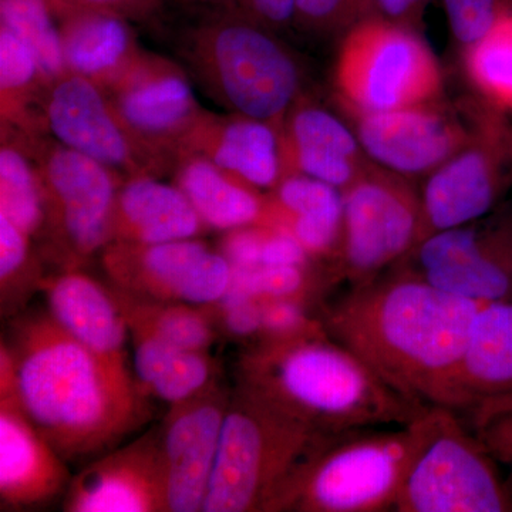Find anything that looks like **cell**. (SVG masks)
Returning <instances> with one entry per match:
<instances>
[{
	"label": "cell",
	"instance_id": "1",
	"mask_svg": "<svg viewBox=\"0 0 512 512\" xmlns=\"http://www.w3.org/2000/svg\"><path fill=\"white\" fill-rule=\"evenodd\" d=\"M481 303L390 268L322 313L326 333L423 406L464 413V360Z\"/></svg>",
	"mask_w": 512,
	"mask_h": 512
},
{
	"label": "cell",
	"instance_id": "2",
	"mask_svg": "<svg viewBox=\"0 0 512 512\" xmlns=\"http://www.w3.org/2000/svg\"><path fill=\"white\" fill-rule=\"evenodd\" d=\"M0 379L67 464L90 463L150 419L147 394L127 362L93 352L49 312L15 320L2 340Z\"/></svg>",
	"mask_w": 512,
	"mask_h": 512
},
{
	"label": "cell",
	"instance_id": "3",
	"mask_svg": "<svg viewBox=\"0 0 512 512\" xmlns=\"http://www.w3.org/2000/svg\"><path fill=\"white\" fill-rule=\"evenodd\" d=\"M237 387L320 436L403 426L426 412L329 335L252 343Z\"/></svg>",
	"mask_w": 512,
	"mask_h": 512
},
{
	"label": "cell",
	"instance_id": "4",
	"mask_svg": "<svg viewBox=\"0 0 512 512\" xmlns=\"http://www.w3.org/2000/svg\"><path fill=\"white\" fill-rule=\"evenodd\" d=\"M187 72L231 113L281 127L302 96V74L276 32L261 23L218 10L184 37Z\"/></svg>",
	"mask_w": 512,
	"mask_h": 512
},
{
	"label": "cell",
	"instance_id": "5",
	"mask_svg": "<svg viewBox=\"0 0 512 512\" xmlns=\"http://www.w3.org/2000/svg\"><path fill=\"white\" fill-rule=\"evenodd\" d=\"M419 419L323 440L269 512L394 511L419 446Z\"/></svg>",
	"mask_w": 512,
	"mask_h": 512
},
{
	"label": "cell",
	"instance_id": "6",
	"mask_svg": "<svg viewBox=\"0 0 512 512\" xmlns=\"http://www.w3.org/2000/svg\"><path fill=\"white\" fill-rule=\"evenodd\" d=\"M325 439L235 387L202 512L271 511Z\"/></svg>",
	"mask_w": 512,
	"mask_h": 512
},
{
	"label": "cell",
	"instance_id": "7",
	"mask_svg": "<svg viewBox=\"0 0 512 512\" xmlns=\"http://www.w3.org/2000/svg\"><path fill=\"white\" fill-rule=\"evenodd\" d=\"M333 86L349 114L383 113L441 99L444 79L419 30L373 15L343 33Z\"/></svg>",
	"mask_w": 512,
	"mask_h": 512
},
{
	"label": "cell",
	"instance_id": "8",
	"mask_svg": "<svg viewBox=\"0 0 512 512\" xmlns=\"http://www.w3.org/2000/svg\"><path fill=\"white\" fill-rule=\"evenodd\" d=\"M460 416L441 406L421 414L419 446L394 511H512L510 488L497 461Z\"/></svg>",
	"mask_w": 512,
	"mask_h": 512
},
{
	"label": "cell",
	"instance_id": "9",
	"mask_svg": "<svg viewBox=\"0 0 512 512\" xmlns=\"http://www.w3.org/2000/svg\"><path fill=\"white\" fill-rule=\"evenodd\" d=\"M10 133L28 150L39 175L45 204L42 235L63 268H79L113 242L117 194L124 178L45 133Z\"/></svg>",
	"mask_w": 512,
	"mask_h": 512
},
{
	"label": "cell",
	"instance_id": "10",
	"mask_svg": "<svg viewBox=\"0 0 512 512\" xmlns=\"http://www.w3.org/2000/svg\"><path fill=\"white\" fill-rule=\"evenodd\" d=\"M420 228V190L373 163L343 191L342 242L329 266L333 282L362 285L389 271L419 244Z\"/></svg>",
	"mask_w": 512,
	"mask_h": 512
},
{
	"label": "cell",
	"instance_id": "11",
	"mask_svg": "<svg viewBox=\"0 0 512 512\" xmlns=\"http://www.w3.org/2000/svg\"><path fill=\"white\" fill-rule=\"evenodd\" d=\"M394 266L481 305L512 302V202L430 235Z\"/></svg>",
	"mask_w": 512,
	"mask_h": 512
},
{
	"label": "cell",
	"instance_id": "12",
	"mask_svg": "<svg viewBox=\"0 0 512 512\" xmlns=\"http://www.w3.org/2000/svg\"><path fill=\"white\" fill-rule=\"evenodd\" d=\"M511 187L512 126L504 113L488 106L473 141L426 177L419 244L490 214Z\"/></svg>",
	"mask_w": 512,
	"mask_h": 512
},
{
	"label": "cell",
	"instance_id": "13",
	"mask_svg": "<svg viewBox=\"0 0 512 512\" xmlns=\"http://www.w3.org/2000/svg\"><path fill=\"white\" fill-rule=\"evenodd\" d=\"M488 104L429 101L383 113L350 114L370 161L402 177H429L473 141Z\"/></svg>",
	"mask_w": 512,
	"mask_h": 512
},
{
	"label": "cell",
	"instance_id": "14",
	"mask_svg": "<svg viewBox=\"0 0 512 512\" xmlns=\"http://www.w3.org/2000/svg\"><path fill=\"white\" fill-rule=\"evenodd\" d=\"M106 93L134 140L164 173L173 171L205 113L187 70L144 50Z\"/></svg>",
	"mask_w": 512,
	"mask_h": 512
},
{
	"label": "cell",
	"instance_id": "15",
	"mask_svg": "<svg viewBox=\"0 0 512 512\" xmlns=\"http://www.w3.org/2000/svg\"><path fill=\"white\" fill-rule=\"evenodd\" d=\"M101 264L117 291L198 308L217 305L232 278L228 259L200 238L151 245L113 241L101 252Z\"/></svg>",
	"mask_w": 512,
	"mask_h": 512
},
{
	"label": "cell",
	"instance_id": "16",
	"mask_svg": "<svg viewBox=\"0 0 512 512\" xmlns=\"http://www.w3.org/2000/svg\"><path fill=\"white\" fill-rule=\"evenodd\" d=\"M39 124L40 133L123 178L164 173L124 126L106 90L77 74L66 72L47 84Z\"/></svg>",
	"mask_w": 512,
	"mask_h": 512
},
{
	"label": "cell",
	"instance_id": "17",
	"mask_svg": "<svg viewBox=\"0 0 512 512\" xmlns=\"http://www.w3.org/2000/svg\"><path fill=\"white\" fill-rule=\"evenodd\" d=\"M231 396L217 380L170 406L160 426L167 512H202Z\"/></svg>",
	"mask_w": 512,
	"mask_h": 512
},
{
	"label": "cell",
	"instance_id": "18",
	"mask_svg": "<svg viewBox=\"0 0 512 512\" xmlns=\"http://www.w3.org/2000/svg\"><path fill=\"white\" fill-rule=\"evenodd\" d=\"M67 512H161L165 507L160 426L84 464L63 500Z\"/></svg>",
	"mask_w": 512,
	"mask_h": 512
},
{
	"label": "cell",
	"instance_id": "19",
	"mask_svg": "<svg viewBox=\"0 0 512 512\" xmlns=\"http://www.w3.org/2000/svg\"><path fill=\"white\" fill-rule=\"evenodd\" d=\"M69 464L23 412L12 387L0 379V501L3 510L52 503L72 483Z\"/></svg>",
	"mask_w": 512,
	"mask_h": 512
},
{
	"label": "cell",
	"instance_id": "20",
	"mask_svg": "<svg viewBox=\"0 0 512 512\" xmlns=\"http://www.w3.org/2000/svg\"><path fill=\"white\" fill-rule=\"evenodd\" d=\"M285 174H302L345 191L373 164L355 128L301 96L281 126Z\"/></svg>",
	"mask_w": 512,
	"mask_h": 512
},
{
	"label": "cell",
	"instance_id": "21",
	"mask_svg": "<svg viewBox=\"0 0 512 512\" xmlns=\"http://www.w3.org/2000/svg\"><path fill=\"white\" fill-rule=\"evenodd\" d=\"M187 153L200 154L262 192L274 190L285 175L281 127L231 111L205 110Z\"/></svg>",
	"mask_w": 512,
	"mask_h": 512
},
{
	"label": "cell",
	"instance_id": "22",
	"mask_svg": "<svg viewBox=\"0 0 512 512\" xmlns=\"http://www.w3.org/2000/svg\"><path fill=\"white\" fill-rule=\"evenodd\" d=\"M64 69L109 89L144 50L123 16L55 0Z\"/></svg>",
	"mask_w": 512,
	"mask_h": 512
},
{
	"label": "cell",
	"instance_id": "23",
	"mask_svg": "<svg viewBox=\"0 0 512 512\" xmlns=\"http://www.w3.org/2000/svg\"><path fill=\"white\" fill-rule=\"evenodd\" d=\"M39 289L45 293L47 312L93 352L127 362V319L116 292L79 268H63L46 276Z\"/></svg>",
	"mask_w": 512,
	"mask_h": 512
},
{
	"label": "cell",
	"instance_id": "24",
	"mask_svg": "<svg viewBox=\"0 0 512 512\" xmlns=\"http://www.w3.org/2000/svg\"><path fill=\"white\" fill-rule=\"evenodd\" d=\"M265 225L291 234L313 261L330 266L343 232V191L302 174H285L266 192Z\"/></svg>",
	"mask_w": 512,
	"mask_h": 512
},
{
	"label": "cell",
	"instance_id": "25",
	"mask_svg": "<svg viewBox=\"0 0 512 512\" xmlns=\"http://www.w3.org/2000/svg\"><path fill=\"white\" fill-rule=\"evenodd\" d=\"M204 231L207 227L177 185L150 174L124 178L117 194L113 241L163 244L198 238Z\"/></svg>",
	"mask_w": 512,
	"mask_h": 512
},
{
	"label": "cell",
	"instance_id": "26",
	"mask_svg": "<svg viewBox=\"0 0 512 512\" xmlns=\"http://www.w3.org/2000/svg\"><path fill=\"white\" fill-rule=\"evenodd\" d=\"M173 173L174 184L184 192L207 229L227 232L264 224L266 192L256 190L200 154H183Z\"/></svg>",
	"mask_w": 512,
	"mask_h": 512
},
{
	"label": "cell",
	"instance_id": "27",
	"mask_svg": "<svg viewBox=\"0 0 512 512\" xmlns=\"http://www.w3.org/2000/svg\"><path fill=\"white\" fill-rule=\"evenodd\" d=\"M130 335L134 377L147 396L174 406L217 382V365L208 352L180 348L144 333Z\"/></svg>",
	"mask_w": 512,
	"mask_h": 512
},
{
	"label": "cell",
	"instance_id": "28",
	"mask_svg": "<svg viewBox=\"0 0 512 512\" xmlns=\"http://www.w3.org/2000/svg\"><path fill=\"white\" fill-rule=\"evenodd\" d=\"M467 410L484 397L512 394V302L481 306L461 375Z\"/></svg>",
	"mask_w": 512,
	"mask_h": 512
},
{
	"label": "cell",
	"instance_id": "29",
	"mask_svg": "<svg viewBox=\"0 0 512 512\" xmlns=\"http://www.w3.org/2000/svg\"><path fill=\"white\" fill-rule=\"evenodd\" d=\"M39 60L18 36L0 26L2 130L40 133L39 110L47 87Z\"/></svg>",
	"mask_w": 512,
	"mask_h": 512
},
{
	"label": "cell",
	"instance_id": "30",
	"mask_svg": "<svg viewBox=\"0 0 512 512\" xmlns=\"http://www.w3.org/2000/svg\"><path fill=\"white\" fill-rule=\"evenodd\" d=\"M130 333H144L180 348L208 352L217 338L210 316L187 303L148 301L117 291Z\"/></svg>",
	"mask_w": 512,
	"mask_h": 512
},
{
	"label": "cell",
	"instance_id": "31",
	"mask_svg": "<svg viewBox=\"0 0 512 512\" xmlns=\"http://www.w3.org/2000/svg\"><path fill=\"white\" fill-rule=\"evenodd\" d=\"M464 70L481 101L512 113V5L505 3L491 28L464 47Z\"/></svg>",
	"mask_w": 512,
	"mask_h": 512
},
{
	"label": "cell",
	"instance_id": "32",
	"mask_svg": "<svg viewBox=\"0 0 512 512\" xmlns=\"http://www.w3.org/2000/svg\"><path fill=\"white\" fill-rule=\"evenodd\" d=\"M0 215L29 234L42 237L45 204L35 163L10 131H2L0 146Z\"/></svg>",
	"mask_w": 512,
	"mask_h": 512
},
{
	"label": "cell",
	"instance_id": "33",
	"mask_svg": "<svg viewBox=\"0 0 512 512\" xmlns=\"http://www.w3.org/2000/svg\"><path fill=\"white\" fill-rule=\"evenodd\" d=\"M0 26L32 50L47 82L66 73L55 0H0Z\"/></svg>",
	"mask_w": 512,
	"mask_h": 512
},
{
	"label": "cell",
	"instance_id": "34",
	"mask_svg": "<svg viewBox=\"0 0 512 512\" xmlns=\"http://www.w3.org/2000/svg\"><path fill=\"white\" fill-rule=\"evenodd\" d=\"M32 251V237L0 215V288L2 305L18 308L29 289L42 282Z\"/></svg>",
	"mask_w": 512,
	"mask_h": 512
},
{
	"label": "cell",
	"instance_id": "35",
	"mask_svg": "<svg viewBox=\"0 0 512 512\" xmlns=\"http://www.w3.org/2000/svg\"><path fill=\"white\" fill-rule=\"evenodd\" d=\"M464 413L485 450L512 473V394L484 397Z\"/></svg>",
	"mask_w": 512,
	"mask_h": 512
},
{
	"label": "cell",
	"instance_id": "36",
	"mask_svg": "<svg viewBox=\"0 0 512 512\" xmlns=\"http://www.w3.org/2000/svg\"><path fill=\"white\" fill-rule=\"evenodd\" d=\"M373 15H377L376 0H296L293 25L320 35H343Z\"/></svg>",
	"mask_w": 512,
	"mask_h": 512
},
{
	"label": "cell",
	"instance_id": "37",
	"mask_svg": "<svg viewBox=\"0 0 512 512\" xmlns=\"http://www.w3.org/2000/svg\"><path fill=\"white\" fill-rule=\"evenodd\" d=\"M261 340H289L328 335L322 319L309 316L306 303L295 299H259Z\"/></svg>",
	"mask_w": 512,
	"mask_h": 512
},
{
	"label": "cell",
	"instance_id": "38",
	"mask_svg": "<svg viewBox=\"0 0 512 512\" xmlns=\"http://www.w3.org/2000/svg\"><path fill=\"white\" fill-rule=\"evenodd\" d=\"M507 0H443L454 39L467 47L493 25Z\"/></svg>",
	"mask_w": 512,
	"mask_h": 512
},
{
	"label": "cell",
	"instance_id": "39",
	"mask_svg": "<svg viewBox=\"0 0 512 512\" xmlns=\"http://www.w3.org/2000/svg\"><path fill=\"white\" fill-rule=\"evenodd\" d=\"M268 225L254 224L224 232L220 249L232 268L254 269L261 266L262 249Z\"/></svg>",
	"mask_w": 512,
	"mask_h": 512
},
{
	"label": "cell",
	"instance_id": "40",
	"mask_svg": "<svg viewBox=\"0 0 512 512\" xmlns=\"http://www.w3.org/2000/svg\"><path fill=\"white\" fill-rule=\"evenodd\" d=\"M218 10L237 13L274 32L295 23L296 0H215Z\"/></svg>",
	"mask_w": 512,
	"mask_h": 512
},
{
	"label": "cell",
	"instance_id": "41",
	"mask_svg": "<svg viewBox=\"0 0 512 512\" xmlns=\"http://www.w3.org/2000/svg\"><path fill=\"white\" fill-rule=\"evenodd\" d=\"M217 306L222 326L231 336L242 339H261V302L258 298L244 299L234 303H222Z\"/></svg>",
	"mask_w": 512,
	"mask_h": 512
},
{
	"label": "cell",
	"instance_id": "42",
	"mask_svg": "<svg viewBox=\"0 0 512 512\" xmlns=\"http://www.w3.org/2000/svg\"><path fill=\"white\" fill-rule=\"evenodd\" d=\"M431 0H376V13L382 18L419 30Z\"/></svg>",
	"mask_w": 512,
	"mask_h": 512
},
{
	"label": "cell",
	"instance_id": "43",
	"mask_svg": "<svg viewBox=\"0 0 512 512\" xmlns=\"http://www.w3.org/2000/svg\"><path fill=\"white\" fill-rule=\"evenodd\" d=\"M74 5L106 10L128 20L143 19L163 5L164 0H67Z\"/></svg>",
	"mask_w": 512,
	"mask_h": 512
},
{
	"label": "cell",
	"instance_id": "44",
	"mask_svg": "<svg viewBox=\"0 0 512 512\" xmlns=\"http://www.w3.org/2000/svg\"><path fill=\"white\" fill-rule=\"evenodd\" d=\"M507 483H508V488H510V493H511V497H512V474H511V477L508 478Z\"/></svg>",
	"mask_w": 512,
	"mask_h": 512
}]
</instances>
